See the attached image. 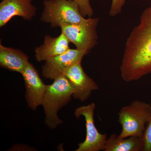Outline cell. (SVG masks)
<instances>
[{
    "label": "cell",
    "instance_id": "cell-4",
    "mask_svg": "<svg viewBox=\"0 0 151 151\" xmlns=\"http://www.w3.org/2000/svg\"><path fill=\"white\" fill-rule=\"evenodd\" d=\"M43 6L40 20L50 24L52 28L78 23L85 19L73 0H44Z\"/></svg>",
    "mask_w": 151,
    "mask_h": 151
},
{
    "label": "cell",
    "instance_id": "cell-10",
    "mask_svg": "<svg viewBox=\"0 0 151 151\" xmlns=\"http://www.w3.org/2000/svg\"><path fill=\"white\" fill-rule=\"evenodd\" d=\"M34 0H2L0 3V27L4 26L16 16L31 21L36 15L37 8Z\"/></svg>",
    "mask_w": 151,
    "mask_h": 151
},
{
    "label": "cell",
    "instance_id": "cell-1",
    "mask_svg": "<svg viewBox=\"0 0 151 151\" xmlns=\"http://www.w3.org/2000/svg\"><path fill=\"white\" fill-rule=\"evenodd\" d=\"M120 71L127 82L151 73V6L143 12L139 23L127 39Z\"/></svg>",
    "mask_w": 151,
    "mask_h": 151
},
{
    "label": "cell",
    "instance_id": "cell-7",
    "mask_svg": "<svg viewBox=\"0 0 151 151\" xmlns=\"http://www.w3.org/2000/svg\"><path fill=\"white\" fill-rule=\"evenodd\" d=\"M88 52L82 50L69 49L67 51L46 60L42 67V74L45 78L54 80L61 76L67 68L81 62Z\"/></svg>",
    "mask_w": 151,
    "mask_h": 151
},
{
    "label": "cell",
    "instance_id": "cell-14",
    "mask_svg": "<svg viewBox=\"0 0 151 151\" xmlns=\"http://www.w3.org/2000/svg\"><path fill=\"white\" fill-rule=\"evenodd\" d=\"M78 4L79 11L83 17H91L94 11L90 5L89 0H73Z\"/></svg>",
    "mask_w": 151,
    "mask_h": 151
},
{
    "label": "cell",
    "instance_id": "cell-15",
    "mask_svg": "<svg viewBox=\"0 0 151 151\" xmlns=\"http://www.w3.org/2000/svg\"><path fill=\"white\" fill-rule=\"evenodd\" d=\"M143 151H151V120L147 124L143 136Z\"/></svg>",
    "mask_w": 151,
    "mask_h": 151
},
{
    "label": "cell",
    "instance_id": "cell-12",
    "mask_svg": "<svg viewBox=\"0 0 151 151\" xmlns=\"http://www.w3.org/2000/svg\"><path fill=\"white\" fill-rule=\"evenodd\" d=\"M29 57L17 49L0 45V65L13 72L21 73L29 62Z\"/></svg>",
    "mask_w": 151,
    "mask_h": 151
},
{
    "label": "cell",
    "instance_id": "cell-16",
    "mask_svg": "<svg viewBox=\"0 0 151 151\" xmlns=\"http://www.w3.org/2000/svg\"><path fill=\"white\" fill-rule=\"evenodd\" d=\"M125 1L126 0H112V4L109 12V15L114 17L120 14L125 4Z\"/></svg>",
    "mask_w": 151,
    "mask_h": 151
},
{
    "label": "cell",
    "instance_id": "cell-6",
    "mask_svg": "<svg viewBox=\"0 0 151 151\" xmlns=\"http://www.w3.org/2000/svg\"><path fill=\"white\" fill-rule=\"evenodd\" d=\"M96 105L94 103L80 106L75 109L74 115L77 119L81 116L84 117L86 127V137L85 140L78 145L76 151H99L104 150L107 135L98 132L94 125V112Z\"/></svg>",
    "mask_w": 151,
    "mask_h": 151
},
{
    "label": "cell",
    "instance_id": "cell-2",
    "mask_svg": "<svg viewBox=\"0 0 151 151\" xmlns=\"http://www.w3.org/2000/svg\"><path fill=\"white\" fill-rule=\"evenodd\" d=\"M73 92L71 83L64 75L55 79L52 84L46 85L42 105L45 114V124L51 129L62 124L57 113L70 102Z\"/></svg>",
    "mask_w": 151,
    "mask_h": 151
},
{
    "label": "cell",
    "instance_id": "cell-3",
    "mask_svg": "<svg viewBox=\"0 0 151 151\" xmlns=\"http://www.w3.org/2000/svg\"><path fill=\"white\" fill-rule=\"evenodd\" d=\"M151 120V105L135 100L124 106L119 113V122L122 127L119 137H143L146 126Z\"/></svg>",
    "mask_w": 151,
    "mask_h": 151
},
{
    "label": "cell",
    "instance_id": "cell-8",
    "mask_svg": "<svg viewBox=\"0 0 151 151\" xmlns=\"http://www.w3.org/2000/svg\"><path fill=\"white\" fill-rule=\"evenodd\" d=\"M63 75L72 85L73 97L76 100L84 102L89 99L93 91L99 89L97 83L84 72L81 62L68 67L64 71Z\"/></svg>",
    "mask_w": 151,
    "mask_h": 151
},
{
    "label": "cell",
    "instance_id": "cell-5",
    "mask_svg": "<svg viewBox=\"0 0 151 151\" xmlns=\"http://www.w3.org/2000/svg\"><path fill=\"white\" fill-rule=\"evenodd\" d=\"M99 22V18L89 17L78 23L61 27V32L76 48L89 53L97 44V28Z\"/></svg>",
    "mask_w": 151,
    "mask_h": 151
},
{
    "label": "cell",
    "instance_id": "cell-11",
    "mask_svg": "<svg viewBox=\"0 0 151 151\" xmlns=\"http://www.w3.org/2000/svg\"><path fill=\"white\" fill-rule=\"evenodd\" d=\"M70 42L66 36L62 32L57 37L45 35L43 43L35 49L36 60L39 62L46 61L64 53L70 49Z\"/></svg>",
    "mask_w": 151,
    "mask_h": 151
},
{
    "label": "cell",
    "instance_id": "cell-9",
    "mask_svg": "<svg viewBox=\"0 0 151 151\" xmlns=\"http://www.w3.org/2000/svg\"><path fill=\"white\" fill-rule=\"evenodd\" d=\"M23 77L25 87V98L28 106L35 111L42 105L46 90L37 70L29 62L21 73Z\"/></svg>",
    "mask_w": 151,
    "mask_h": 151
},
{
    "label": "cell",
    "instance_id": "cell-13",
    "mask_svg": "<svg viewBox=\"0 0 151 151\" xmlns=\"http://www.w3.org/2000/svg\"><path fill=\"white\" fill-rule=\"evenodd\" d=\"M142 137H129L121 138L119 135L112 134L107 139L105 151H143Z\"/></svg>",
    "mask_w": 151,
    "mask_h": 151
}]
</instances>
